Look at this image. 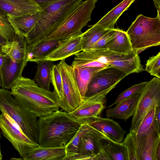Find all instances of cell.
Returning a JSON list of instances; mask_svg holds the SVG:
<instances>
[{
    "mask_svg": "<svg viewBox=\"0 0 160 160\" xmlns=\"http://www.w3.org/2000/svg\"><path fill=\"white\" fill-rule=\"evenodd\" d=\"M109 92L98 93L83 98L81 104L68 113L72 117L81 124H89L100 117L106 103V96Z\"/></svg>",
    "mask_w": 160,
    "mask_h": 160,
    "instance_id": "obj_10",
    "label": "cell"
},
{
    "mask_svg": "<svg viewBox=\"0 0 160 160\" xmlns=\"http://www.w3.org/2000/svg\"><path fill=\"white\" fill-rule=\"evenodd\" d=\"M122 143L127 149L128 160H138L133 141L129 133Z\"/></svg>",
    "mask_w": 160,
    "mask_h": 160,
    "instance_id": "obj_35",
    "label": "cell"
},
{
    "mask_svg": "<svg viewBox=\"0 0 160 160\" xmlns=\"http://www.w3.org/2000/svg\"><path fill=\"white\" fill-rule=\"evenodd\" d=\"M83 0H60L42 9L38 20L25 37L28 45H32L45 38Z\"/></svg>",
    "mask_w": 160,
    "mask_h": 160,
    "instance_id": "obj_3",
    "label": "cell"
},
{
    "mask_svg": "<svg viewBox=\"0 0 160 160\" xmlns=\"http://www.w3.org/2000/svg\"><path fill=\"white\" fill-rule=\"evenodd\" d=\"M40 16L39 12L33 14H27L19 17L8 16L16 34L21 35L25 37L35 25Z\"/></svg>",
    "mask_w": 160,
    "mask_h": 160,
    "instance_id": "obj_22",
    "label": "cell"
},
{
    "mask_svg": "<svg viewBox=\"0 0 160 160\" xmlns=\"http://www.w3.org/2000/svg\"><path fill=\"white\" fill-rule=\"evenodd\" d=\"M88 124L102 133L109 140L118 143L122 142L127 132L118 122L108 118H103L99 117Z\"/></svg>",
    "mask_w": 160,
    "mask_h": 160,
    "instance_id": "obj_17",
    "label": "cell"
},
{
    "mask_svg": "<svg viewBox=\"0 0 160 160\" xmlns=\"http://www.w3.org/2000/svg\"><path fill=\"white\" fill-rule=\"evenodd\" d=\"M115 28L109 30L102 35L89 49L100 51L108 50V46L115 37Z\"/></svg>",
    "mask_w": 160,
    "mask_h": 160,
    "instance_id": "obj_33",
    "label": "cell"
},
{
    "mask_svg": "<svg viewBox=\"0 0 160 160\" xmlns=\"http://www.w3.org/2000/svg\"><path fill=\"white\" fill-rule=\"evenodd\" d=\"M12 95L11 91L0 88V111L11 118L29 138L38 143L39 127L38 117Z\"/></svg>",
    "mask_w": 160,
    "mask_h": 160,
    "instance_id": "obj_4",
    "label": "cell"
},
{
    "mask_svg": "<svg viewBox=\"0 0 160 160\" xmlns=\"http://www.w3.org/2000/svg\"><path fill=\"white\" fill-rule=\"evenodd\" d=\"M2 159V156L1 151L0 147V160H1Z\"/></svg>",
    "mask_w": 160,
    "mask_h": 160,
    "instance_id": "obj_41",
    "label": "cell"
},
{
    "mask_svg": "<svg viewBox=\"0 0 160 160\" xmlns=\"http://www.w3.org/2000/svg\"><path fill=\"white\" fill-rule=\"evenodd\" d=\"M37 63V70L34 80L39 87L49 91L52 70L54 64L53 62L48 60L39 61Z\"/></svg>",
    "mask_w": 160,
    "mask_h": 160,
    "instance_id": "obj_26",
    "label": "cell"
},
{
    "mask_svg": "<svg viewBox=\"0 0 160 160\" xmlns=\"http://www.w3.org/2000/svg\"><path fill=\"white\" fill-rule=\"evenodd\" d=\"M147 82H144L134 84L124 90L118 96L117 98L112 104L108 107L110 108L114 105L124 101L130 97L139 94Z\"/></svg>",
    "mask_w": 160,
    "mask_h": 160,
    "instance_id": "obj_32",
    "label": "cell"
},
{
    "mask_svg": "<svg viewBox=\"0 0 160 160\" xmlns=\"http://www.w3.org/2000/svg\"><path fill=\"white\" fill-rule=\"evenodd\" d=\"M39 5L41 8L42 9L60 0H34Z\"/></svg>",
    "mask_w": 160,
    "mask_h": 160,
    "instance_id": "obj_38",
    "label": "cell"
},
{
    "mask_svg": "<svg viewBox=\"0 0 160 160\" xmlns=\"http://www.w3.org/2000/svg\"><path fill=\"white\" fill-rule=\"evenodd\" d=\"M63 40L43 39L32 45H28V62L37 63L57 47Z\"/></svg>",
    "mask_w": 160,
    "mask_h": 160,
    "instance_id": "obj_19",
    "label": "cell"
},
{
    "mask_svg": "<svg viewBox=\"0 0 160 160\" xmlns=\"http://www.w3.org/2000/svg\"><path fill=\"white\" fill-rule=\"evenodd\" d=\"M28 45L25 37L16 34L12 40L1 46L0 50L13 61L19 62L27 59Z\"/></svg>",
    "mask_w": 160,
    "mask_h": 160,
    "instance_id": "obj_18",
    "label": "cell"
},
{
    "mask_svg": "<svg viewBox=\"0 0 160 160\" xmlns=\"http://www.w3.org/2000/svg\"><path fill=\"white\" fill-rule=\"evenodd\" d=\"M154 125L157 130L160 132V105L155 109L154 117Z\"/></svg>",
    "mask_w": 160,
    "mask_h": 160,
    "instance_id": "obj_36",
    "label": "cell"
},
{
    "mask_svg": "<svg viewBox=\"0 0 160 160\" xmlns=\"http://www.w3.org/2000/svg\"></svg>",
    "mask_w": 160,
    "mask_h": 160,
    "instance_id": "obj_43",
    "label": "cell"
},
{
    "mask_svg": "<svg viewBox=\"0 0 160 160\" xmlns=\"http://www.w3.org/2000/svg\"><path fill=\"white\" fill-rule=\"evenodd\" d=\"M90 127L88 124H81L76 135L65 146L66 155L64 160H78L81 139Z\"/></svg>",
    "mask_w": 160,
    "mask_h": 160,
    "instance_id": "obj_27",
    "label": "cell"
},
{
    "mask_svg": "<svg viewBox=\"0 0 160 160\" xmlns=\"http://www.w3.org/2000/svg\"><path fill=\"white\" fill-rule=\"evenodd\" d=\"M123 72L114 68H104L98 72L88 86L85 97L102 92H109L126 76Z\"/></svg>",
    "mask_w": 160,
    "mask_h": 160,
    "instance_id": "obj_12",
    "label": "cell"
},
{
    "mask_svg": "<svg viewBox=\"0 0 160 160\" xmlns=\"http://www.w3.org/2000/svg\"><path fill=\"white\" fill-rule=\"evenodd\" d=\"M102 148L109 155L111 160H128L127 149L122 143L104 139Z\"/></svg>",
    "mask_w": 160,
    "mask_h": 160,
    "instance_id": "obj_29",
    "label": "cell"
},
{
    "mask_svg": "<svg viewBox=\"0 0 160 160\" xmlns=\"http://www.w3.org/2000/svg\"><path fill=\"white\" fill-rule=\"evenodd\" d=\"M51 82L54 88V92L59 98L60 104L63 100L64 96L62 77L58 64L54 65L53 67L52 72Z\"/></svg>",
    "mask_w": 160,
    "mask_h": 160,
    "instance_id": "obj_31",
    "label": "cell"
},
{
    "mask_svg": "<svg viewBox=\"0 0 160 160\" xmlns=\"http://www.w3.org/2000/svg\"><path fill=\"white\" fill-rule=\"evenodd\" d=\"M145 70L151 75L160 78V52L149 58L147 61Z\"/></svg>",
    "mask_w": 160,
    "mask_h": 160,
    "instance_id": "obj_34",
    "label": "cell"
},
{
    "mask_svg": "<svg viewBox=\"0 0 160 160\" xmlns=\"http://www.w3.org/2000/svg\"><path fill=\"white\" fill-rule=\"evenodd\" d=\"M92 160H111L108 154L102 148L92 158Z\"/></svg>",
    "mask_w": 160,
    "mask_h": 160,
    "instance_id": "obj_37",
    "label": "cell"
},
{
    "mask_svg": "<svg viewBox=\"0 0 160 160\" xmlns=\"http://www.w3.org/2000/svg\"><path fill=\"white\" fill-rule=\"evenodd\" d=\"M11 89L14 98L38 117L49 115L60 108L55 93L39 87L33 79L22 76Z\"/></svg>",
    "mask_w": 160,
    "mask_h": 160,
    "instance_id": "obj_1",
    "label": "cell"
},
{
    "mask_svg": "<svg viewBox=\"0 0 160 160\" xmlns=\"http://www.w3.org/2000/svg\"><path fill=\"white\" fill-rule=\"evenodd\" d=\"M134 50L142 51L160 44V18L140 14L126 32Z\"/></svg>",
    "mask_w": 160,
    "mask_h": 160,
    "instance_id": "obj_6",
    "label": "cell"
},
{
    "mask_svg": "<svg viewBox=\"0 0 160 160\" xmlns=\"http://www.w3.org/2000/svg\"><path fill=\"white\" fill-rule=\"evenodd\" d=\"M65 60L58 63L62 77L63 100L60 103V108L64 111L70 113L78 108L82 103L81 95L76 79L73 68L68 64Z\"/></svg>",
    "mask_w": 160,
    "mask_h": 160,
    "instance_id": "obj_8",
    "label": "cell"
},
{
    "mask_svg": "<svg viewBox=\"0 0 160 160\" xmlns=\"http://www.w3.org/2000/svg\"><path fill=\"white\" fill-rule=\"evenodd\" d=\"M16 35L8 15L0 8V48L7 42L12 40Z\"/></svg>",
    "mask_w": 160,
    "mask_h": 160,
    "instance_id": "obj_30",
    "label": "cell"
},
{
    "mask_svg": "<svg viewBox=\"0 0 160 160\" xmlns=\"http://www.w3.org/2000/svg\"><path fill=\"white\" fill-rule=\"evenodd\" d=\"M82 34L63 40L57 47L39 61L48 60L53 62L65 60L66 58L82 51Z\"/></svg>",
    "mask_w": 160,
    "mask_h": 160,
    "instance_id": "obj_14",
    "label": "cell"
},
{
    "mask_svg": "<svg viewBox=\"0 0 160 160\" xmlns=\"http://www.w3.org/2000/svg\"><path fill=\"white\" fill-rule=\"evenodd\" d=\"M115 35L109 43L108 50L122 54H127L133 51L129 37L126 32L115 28Z\"/></svg>",
    "mask_w": 160,
    "mask_h": 160,
    "instance_id": "obj_25",
    "label": "cell"
},
{
    "mask_svg": "<svg viewBox=\"0 0 160 160\" xmlns=\"http://www.w3.org/2000/svg\"><path fill=\"white\" fill-rule=\"evenodd\" d=\"M157 10H160V0H152Z\"/></svg>",
    "mask_w": 160,
    "mask_h": 160,
    "instance_id": "obj_40",
    "label": "cell"
},
{
    "mask_svg": "<svg viewBox=\"0 0 160 160\" xmlns=\"http://www.w3.org/2000/svg\"><path fill=\"white\" fill-rule=\"evenodd\" d=\"M0 129L3 135L12 144L23 158L39 145L29 138L8 115H0Z\"/></svg>",
    "mask_w": 160,
    "mask_h": 160,
    "instance_id": "obj_9",
    "label": "cell"
},
{
    "mask_svg": "<svg viewBox=\"0 0 160 160\" xmlns=\"http://www.w3.org/2000/svg\"><path fill=\"white\" fill-rule=\"evenodd\" d=\"M110 29H105L95 24L85 32L81 37L82 51L89 49L104 34Z\"/></svg>",
    "mask_w": 160,
    "mask_h": 160,
    "instance_id": "obj_28",
    "label": "cell"
},
{
    "mask_svg": "<svg viewBox=\"0 0 160 160\" xmlns=\"http://www.w3.org/2000/svg\"><path fill=\"white\" fill-rule=\"evenodd\" d=\"M160 105V78L147 82L139 94L129 132H135L148 113Z\"/></svg>",
    "mask_w": 160,
    "mask_h": 160,
    "instance_id": "obj_7",
    "label": "cell"
},
{
    "mask_svg": "<svg viewBox=\"0 0 160 160\" xmlns=\"http://www.w3.org/2000/svg\"><path fill=\"white\" fill-rule=\"evenodd\" d=\"M103 68L90 67L73 68L76 79L82 98L85 97L88 86L92 78L98 72Z\"/></svg>",
    "mask_w": 160,
    "mask_h": 160,
    "instance_id": "obj_23",
    "label": "cell"
},
{
    "mask_svg": "<svg viewBox=\"0 0 160 160\" xmlns=\"http://www.w3.org/2000/svg\"><path fill=\"white\" fill-rule=\"evenodd\" d=\"M1 86V78H0V87Z\"/></svg>",
    "mask_w": 160,
    "mask_h": 160,
    "instance_id": "obj_42",
    "label": "cell"
},
{
    "mask_svg": "<svg viewBox=\"0 0 160 160\" xmlns=\"http://www.w3.org/2000/svg\"><path fill=\"white\" fill-rule=\"evenodd\" d=\"M135 146L138 160H156L157 150L160 147V134L153 124L148 129L129 132Z\"/></svg>",
    "mask_w": 160,
    "mask_h": 160,
    "instance_id": "obj_11",
    "label": "cell"
},
{
    "mask_svg": "<svg viewBox=\"0 0 160 160\" xmlns=\"http://www.w3.org/2000/svg\"><path fill=\"white\" fill-rule=\"evenodd\" d=\"M139 96L138 94L130 97L118 103L114 107L107 109L106 116L126 121L133 115Z\"/></svg>",
    "mask_w": 160,
    "mask_h": 160,
    "instance_id": "obj_20",
    "label": "cell"
},
{
    "mask_svg": "<svg viewBox=\"0 0 160 160\" xmlns=\"http://www.w3.org/2000/svg\"><path fill=\"white\" fill-rule=\"evenodd\" d=\"M6 55L0 52V69L3 64Z\"/></svg>",
    "mask_w": 160,
    "mask_h": 160,
    "instance_id": "obj_39",
    "label": "cell"
},
{
    "mask_svg": "<svg viewBox=\"0 0 160 160\" xmlns=\"http://www.w3.org/2000/svg\"><path fill=\"white\" fill-rule=\"evenodd\" d=\"M135 0H123L102 17L96 25L105 29H112L115 24L123 13L128 10Z\"/></svg>",
    "mask_w": 160,
    "mask_h": 160,
    "instance_id": "obj_24",
    "label": "cell"
},
{
    "mask_svg": "<svg viewBox=\"0 0 160 160\" xmlns=\"http://www.w3.org/2000/svg\"><path fill=\"white\" fill-rule=\"evenodd\" d=\"M0 8L8 16L13 17L36 14L41 9L34 0H0Z\"/></svg>",
    "mask_w": 160,
    "mask_h": 160,
    "instance_id": "obj_15",
    "label": "cell"
},
{
    "mask_svg": "<svg viewBox=\"0 0 160 160\" xmlns=\"http://www.w3.org/2000/svg\"><path fill=\"white\" fill-rule=\"evenodd\" d=\"M104 139H108L102 133L91 127L81 139L78 160H92L102 149Z\"/></svg>",
    "mask_w": 160,
    "mask_h": 160,
    "instance_id": "obj_13",
    "label": "cell"
},
{
    "mask_svg": "<svg viewBox=\"0 0 160 160\" xmlns=\"http://www.w3.org/2000/svg\"><path fill=\"white\" fill-rule=\"evenodd\" d=\"M28 62L26 59L21 62L13 61L6 55L0 69L2 88L9 90L15 81L22 76V71Z\"/></svg>",
    "mask_w": 160,
    "mask_h": 160,
    "instance_id": "obj_16",
    "label": "cell"
},
{
    "mask_svg": "<svg viewBox=\"0 0 160 160\" xmlns=\"http://www.w3.org/2000/svg\"><path fill=\"white\" fill-rule=\"evenodd\" d=\"M97 2L98 0L82 2L42 40H64L82 33V28L91 20L92 13Z\"/></svg>",
    "mask_w": 160,
    "mask_h": 160,
    "instance_id": "obj_5",
    "label": "cell"
},
{
    "mask_svg": "<svg viewBox=\"0 0 160 160\" xmlns=\"http://www.w3.org/2000/svg\"><path fill=\"white\" fill-rule=\"evenodd\" d=\"M38 123V144L45 147H65L81 125L68 113L59 110L39 118Z\"/></svg>",
    "mask_w": 160,
    "mask_h": 160,
    "instance_id": "obj_2",
    "label": "cell"
},
{
    "mask_svg": "<svg viewBox=\"0 0 160 160\" xmlns=\"http://www.w3.org/2000/svg\"><path fill=\"white\" fill-rule=\"evenodd\" d=\"M65 147H45L39 146L30 151L22 160H64Z\"/></svg>",
    "mask_w": 160,
    "mask_h": 160,
    "instance_id": "obj_21",
    "label": "cell"
}]
</instances>
